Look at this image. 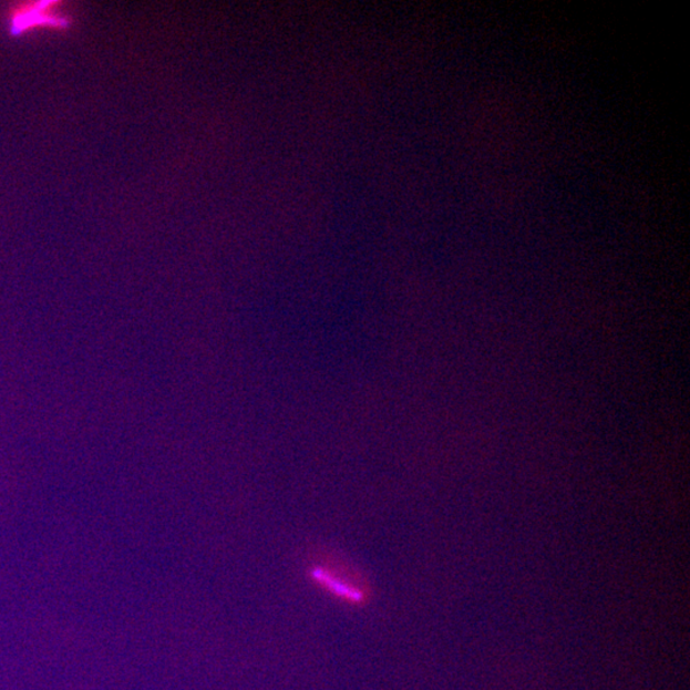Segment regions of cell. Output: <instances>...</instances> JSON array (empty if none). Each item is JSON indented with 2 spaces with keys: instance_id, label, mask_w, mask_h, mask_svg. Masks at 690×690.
<instances>
[{
  "instance_id": "obj_1",
  "label": "cell",
  "mask_w": 690,
  "mask_h": 690,
  "mask_svg": "<svg viewBox=\"0 0 690 690\" xmlns=\"http://www.w3.org/2000/svg\"><path fill=\"white\" fill-rule=\"evenodd\" d=\"M62 0H22L7 6L8 35L21 38L38 29L70 30L72 16L64 11Z\"/></svg>"
},
{
  "instance_id": "obj_2",
  "label": "cell",
  "mask_w": 690,
  "mask_h": 690,
  "mask_svg": "<svg viewBox=\"0 0 690 690\" xmlns=\"http://www.w3.org/2000/svg\"><path fill=\"white\" fill-rule=\"evenodd\" d=\"M311 576L316 585L323 591L348 604L357 605L365 600L364 585L360 576H354L351 569L337 565L334 562H321L313 565Z\"/></svg>"
}]
</instances>
